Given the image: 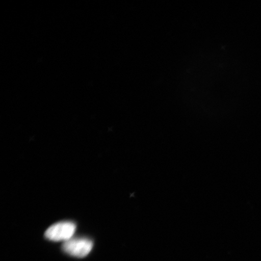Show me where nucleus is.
Returning <instances> with one entry per match:
<instances>
[{
  "label": "nucleus",
  "mask_w": 261,
  "mask_h": 261,
  "mask_svg": "<svg viewBox=\"0 0 261 261\" xmlns=\"http://www.w3.org/2000/svg\"><path fill=\"white\" fill-rule=\"evenodd\" d=\"M76 230V224L73 222H60L49 227L45 231V237L50 241L65 243L73 238Z\"/></svg>",
  "instance_id": "f257e3e1"
},
{
  "label": "nucleus",
  "mask_w": 261,
  "mask_h": 261,
  "mask_svg": "<svg viewBox=\"0 0 261 261\" xmlns=\"http://www.w3.org/2000/svg\"><path fill=\"white\" fill-rule=\"evenodd\" d=\"M92 241L87 238H72L64 243L63 249L65 253L77 257H86L93 249Z\"/></svg>",
  "instance_id": "f03ea898"
}]
</instances>
